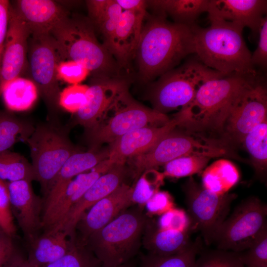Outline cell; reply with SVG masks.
<instances>
[{
  "label": "cell",
  "mask_w": 267,
  "mask_h": 267,
  "mask_svg": "<svg viewBox=\"0 0 267 267\" xmlns=\"http://www.w3.org/2000/svg\"><path fill=\"white\" fill-rule=\"evenodd\" d=\"M261 74L249 73L222 75L204 83L192 102L181 109L184 121L178 127L209 140L215 135L222 137L227 119L243 90Z\"/></svg>",
  "instance_id": "obj_1"
},
{
  "label": "cell",
  "mask_w": 267,
  "mask_h": 267,
  "mask_svg": "<svg viewBox=\"0 0 267 267\" xmlns=\"http://www.w3.org/2000/svg\"><path fill=\"white\" fill-rule=\"evenodd\" d=\"M191 27L169 22L166 17L159 15L142 27L135 55L142 81L161 76L188 55L195 54Z\"/></svg>",
  "instance_id": "obj_2"
},
{
  "label": "cell",
  "mask_w": 267,
  "mask_h": 267,
  "mask_svg": "<svg viewBox=\"0 0 267 267\" xmlns=\"http://www.w3.org/2000/svg\"><path fill=\"white\" fill-rule=\"evenodd\" d=\"M206 28L192 26L195 55L206 67L227 75L257 71L251 62L250 51L244 40L240 24L209 19Z\"/></svg>",
  "instance_id": "obj_3"
},
{
  "label": "cell",
  "mask_w": 267,
  "mask_h": 267,
  "mask_svg": "<svg viewBox=\"0 0 267 267\" xmlns=\"http://www.w3.org/2000/svg\"><path fill=\"white\" fill-rule=\"evenodd\" d=\"M61 61L79 63L93 77L117 78L118 64L106 47L98 41L89 19L68 17L49 34Z\"/></svg>",
  "instance_id": "obj_4"
},
{
  "label": "cell",
  "mask_w": 267,
  "mask_h": 267,
  "mask_svg": "<svg viewBox=\"0 0 267 267\" xmlns=\"http://www.w3.org/2000/svg\"><path fill=\"white\" fill-rule=\"evenodd\" d=\"M144 207L136 205L127 209L87 238L84 245L103 266L123 265L138 253L148 218Z\"/></svg>",
  "instance_id": "obj_5"
},
{
  "label": "cell",
  "mask_w": 267,
  "mask_h": 267,
  "mask_svg": "<svg viewBox=\"0 0 267 267\" xmlns=\"http://www.w3.org/2000/svg\"><path fill=\"white\" fill-rule=\"evenodd\" d=\"M222 75L205 66L195 55L160 76L151 86L147 98L152 109L166 114L187 107L204 83Z\"/></svg>",
  "instance_id": "obj_6"
},
{
  "label": "cell",
  "mask_w": 267,
  "mask_h": 267,
  "mask_svg": "<svg viewBox=\"0 0 267 267\" xmlns=\"http://www.w3.org/2000/svg\"><path fill=\"white\" fill-rule=\"evenodd\" d=\"M170 119L166 114L134 100L127 89L98 124L86 130V138L91 148H97L104 143L110 144L134 130L146 126H163Z\"/></svg>",
  "instance_id": "obj_7"
},
{
  "label": "cell",
  "mask_w": 267,
  "mask_h": 267,
  "mask_svg": "<svg viewBox=\"0 0 267 267\" xmlns=\"http://www.w3.org/2000/svg\"><path fill=\"white\" fill-rule=\"evenodd\" d=\"M25 142L29 148L36 180L46 196L66 161L80 150L64 131L49 124L35 127Z\"/></svg>",
  "instance_id": "obj_8"
},
{
  "label": "cell",
  "mask_w": 267,
  "mask_h": 267,
  "mask_svg": "<svg viewBox=\"0 0 267 267\" xmlns=\"http://www.w3.org/2000/svg\"><path fill=\"white\" fill-rule=\"evenodd\" d=\"M198 155L210 158L229 156L237 158L231 149L176 129L163 137L148 151L130 158L137 179L145 170L164 166L184 156Z\"/></svg>",
  "instance_id": "obj_9"
},
{
  "label": "cell",
  "mask_w": 267,
  "mask_h": 267,
  "mask_svg": "<svg viewBox=\"0 0 267 267\" xmlns=\"http://www.w3.org/2000/svg\"><path fill=\"white\" fill-rule=\"evenodd\" d=\"M267 206L252 196L242 201L222 222L214 237L218 249L242 252L267 228Z\"/></svg>",
  "instance_id": "obj_10"
},
{
  "label": "cell",
  "mask_w": 267,
  "mask_h": 267,
  "mask_svg": "<svg viewBox=\"0 0 267 267\" xmlns=\"http://www.w3.org/2000/svg\"><path fill=\"white\" fill-rule=\"evenodd\" d=\"M183 190L191 232L200 231L205 243L212 244L237 195L214 193L198 184L192 177L183 185Z\"/></svg>",
  "instance_id": "obj_11"
},
{
  "label": "cell",
  "mask_w": 267,
  "mask_h": 267,
  "mask_svg": "<svg viewBox=\"0 0 267 267\" xmlns=\"http://www.w3.org/2000/svg\"><path fill=\"white\" fill-rule=\"evenodd\" d=\"M267 120V88L260 75L241 92L226 121L222 142L230 147L241 143L255 126Z\"/></svg>",
  "instance_id": "obj_12"
},
{
  "label": "cell",
  "mask_w": 267,
  "mask_h": 267,
  "mask_svg": "<svg viewBox=\"0 0 267 267\" xmlns=\"http://www.w3.org/2000/svg\"><path fill=\"white\" fill-rule=\"evenodd\" d=\"M31 38L28 50V68L31 80L52 114L59 106L60 91L57 69L61 59L49 35Z\"/></svg>",
  "instance_id": "obj_13"
},
{
  "label": "cell",
  "mask_w": 267,
  "mask_h": 267,
  "mask_svg": "<svg viewBox=\"0 0 267 267\" xmlns=\"http://www.w3.org/2000/svg\"><path fill=\"white\" fill-rule=\"evenodd\" d=\"M29 29L14 7L10 5L8 24L0 65V97L6 86L28 68Z\"/></svg>",
  "instance_id": "obj_14"
},
{
  "label": "cell",
  "mask_w": 267,
  "mask_h": 267,
  "mask_svg": "<svg viewBox=\"0 0 267 267\" xmlns=\"http://www.w3.org/2000/svg\"><path fill=\"white\" fill-rule=\"evenodd\" d=\"M127 89L126 82L119 78L93 77L89 86L86 102L75 114L76 124L86 130L94 127Z\"/></svg>",
  "instance_id": "obj_15"
},
{
  "label": "cell",
  "mask_w": 267,
  "mask_h": 267,
  "mask_svg": "<svg viewBox=\"0 0 267 267\" xmlns=\"http://www.w3.org/2000/svg\"><path fill=\"white\" fill-rule=\"evenodd\" d=\"M177 114L163 126L140 128L110 143L107 162L111 165L125 164L130 158L148 151L163 137L181 124L182 118Z\"/></svg>",
  "instance_id": "obj_16"
},
{
  "label": "cell",
  "mask_w": 267,
  "mask_h": 267,
  "mask_svg": "<svg viewBox=\"0 0 267 267\" xmlns=\"http://www.w3.org/2000/svg\"><path fill=\"white\" fill-rule=\"evenodd\" d=\"M112 167L105 160L89 172L75 177L53 203L43 208L42 228L44 231L59 226L86 191Z\"/></svg>",
  "instance_id": "obj_17"
},
{
  "label": "cell",
  "mask_w": 267,
  "mask_h": 267,
  "mask_svg": "<svg viewBox=\"0 0 267 267\" xmlns=\"http://www.w3.org/2000/svg\"><path fill=\"white\" fill-rule=\"evenodd\" d=\"M133 187L123 183L114 191L90 207L82 216L75 229L79 232L78 243L84 245L87 238L133 205Z\"/></svg>",
  "instance_id": "obj_18"
},
{
  "label": "cell",
  "mask_w": 267,
  "mask_h": 267,
  "mask_svg": "<svg viewBox=\"0 0 267 267\" xmlns=\"http://www.w3.org/2000/svg\"><path fill=\"white\" fill-rule=\"evenodd\" d=\"M12 212L29 242L42 228L44 201L34 192L31 181L6 182Z\"/></svg>",
  "instance_id": "obj_19"
},
{
  "label": "cell",
  "mask_w": 267,
  "mask_h": 267,
  "mask_svg": "<svg viewBox=\"0 0 267 267\" xmlns=\"http://www.w3.org/2000/svg\"><path fill=\"white\" fill-rule=\"evenodd\" d=\"M127 171L125 164L114 165L100 176L74 205L61 223L54 229L75 238L76 225L84 213L96 202L109 195L124 182Z\"/></svg>",
  "instance_id": "obj_20"
},
{
  "label": "cell",
  "mask_w": 267,
  "mask_h": 267,
  "mask_svg": "<svg viewBox=\"0 0 267 267\" xmlns=\"http://www.w3.org/2000/svg\"><path fill=\"white\" fill-rule=\"evenodd\" d=\"M266 0H209L208 18L234 22L249 28L253 35L259 33L266 16Z\"/></svg>",
  "instance_id": "obj_21"
},
{
  "label": "cell",
  "mask_w": 267,
  "mask_h": 267,
  "mask_svg": "<svg viewBox=\"0 0 267 267\" xmlns=\"http://www.w3.org/2000/svg\"><path fill=\"white\" fill-rule=\"evenodd\" d=\"M14 7L34 37L48 35L69 16V12L51 0H18Z\"/></svg>",
  "instance_id": "obj_22"
},
{
  "label": "cell",
  "mask_w": 267,
  "mask_h": 267,
  "mask_svg": "<svg viewBox=\"0 0 267 267\" xmlns=\"http://www.w3.org/2000/svg\"><path fill=\"white\" fill-rule=\"evenodd\" d=\"M145 12L123 11L117 27L106 46L117 60L126 67L135 57L142 29Z\"/></svg>",
  "instance_id": "obj_23"
},
{
  "label": "cell",
  "mask_w": 267,
  "mask_h": 267,
  "mask_svg": "<svg viewBox=\"0 0 267 267\" xmlns=\"http://www.w3.org/2000/svg\"><path fill=\"white\" fill-rule=\"evenodd\" d=\"M108 156V147L91 148L86 152L79 151L71 155L61 169L46 195L43 208L53 203L75 177L90 171Z\"/></svg>",
  "instance_id": "obj_24"
},
{
  "label": "cell",
  "mask_w": 267,
  "mask_h": 267,
  "mask_svg": "<svg viewBox=\"0 0 267 267\" xmlns=\"http://www.w3.org/2000/svg\"><path fill=\"white\" fill-rule=\"evenodd\" d=\"M190 232L161 228L148 217L144 227L142 244L148 253L170 256L180 253L190 244Z\"/></svg>",
  "instance_id": "obj_25"
},
{
  "label": "cell",
  "mask_w": 267,
  "mask_h": 267,
  "mask_svg": "<svg viewBox=\"0 0 267 267\" xmlns=\"http://www.w3.org/2000/svg\"><path fill=\"white\" fill-rule=\"evenodd\" d=\"M68 234L62 230L44 231L30 242L27 259L32 267H43L65 255L75 239H68Z\"/></svg>",
  "instance_id": "obj_26"
},
{
  "label": "cell",
  "mask_w": 267,
  "mask_h": 267,
  "mask_svg": "<svg viewBox=\"0 0 267 267\" xmlns=\"http://www.w3.org/2000/svg\"><path fill=\"white\" fill-rule=\"evenodd\" d=\"M209 0H147V6L155 10L156 15H170L175 23L192 26L198 17L207 12Z\"/></svg>",
  "instance_id": "obj_27"
},
{
  "label": "cell",
  "mask_w": 267,
  "mask_h": 267,
  "mask_svg": "<svg viewBox=\"0 0 267 267\" xmlns=\"http://www.w3.org/2000/svg\"><path fill=\"white\" fill-rule=\"evenodd\" d=\"M202 177L204 188L218 194H224L237 182L239 175L231 162L220 159L206 168Z\"/></svg>",
  "instance_id": "obj_28"
},
{
  "label": "cell",
  "mask_w": 267,
  "mask_h": 267,
  "mask_svg": "<svg viewBox=\"0 0 267 267\" xmlns=\"http://www.w3.org/2000/svg\"><path fill=\"white\" fill-rule=\"evenodd\" d=\"M39 93L37 86L31 79L20 77L6 86L1 96L9 110L23 111L33 106Z\"/></svg>",
  "instance_id": "obj_29"
},
{
  "label": "cell",
  "mask_w": 267,
  "mask_h": 267,
  "mask_svg": "<svg viewBox=\"0 0 267 267\" xmlns=\"http://www.w3.org/2000/svg\"><path fill=\"white\" fill-rule=\"evenodd\" d=\"M242 143L250 155L256 174L264 179L267 168V120L255 126Z\"/></svg>",
  "instance_id": "obj_30"
},
{
  "label": "cell",
  "mask_w": 267,
  "mask_h": 267,
  "mask_svg": "<svg viewBox=\"0 0 267 267\" xmlns=\"http://www.w3.org/2000/svg\"><path fill=\"white\" fill-rule=\"evenodd\" d=\"M0 179L5 182L36 180L31 164L21 154L9 150L0 152Z\"/></svg>",
  "instance_id": "obj_31"
},
{
  "label": "cell",
  "mask_w": 267,
  "mask_h": 267,
  "mask_svg": "<svg viewBox=\"0 0 267 267\" xmlns=\"http://www.w3.org/2000/svg\"><path fill=\"white\" fill-rule=\"evenodd\" d=\"M202 243L201 238L198 237L184 251L170 256L148 253L141 257L139 267H193L197 255L202 250Z\"/></svg>",
  "instance_id": "obj_32"
},
{
  "label": "cell",
  "mask_w": 267,
  "mask_h": 267,
  "mask_svg": "<svg viewBox=\"0 0 267 267\" xmlns=\"http://www.w3.org/2000/svg\"><path fill=\"white\" fill-rule=\"evenodd\" d=\"M34 128L29 122L0 113V152L9 150L18 141H25Z\"/></svg>",
  "instance_id": "obj_33"
},
{
  "label": "cell",
  "mask_w": 267,
  "mask_h": 267,
  "mask_svg": "<svg viewBox=\"0 0 267 267\" xmlns=\"http://www.w3.org/2000/svg\"><path fill=\"white\" fill-rule=\"evenodd\" d=\"M164 176L155 169L144 171L133 186V205L145 207V204L158 191Z\"/></svg>",
  "instance_id": "obj_34"
},
{
  "label": "cell",
  "mask_w": 267,
  "mask_h": 267,
  "mask_svg": "<svg viewBox=\"0 0 267 267\" xmlns=\"http://www.w3.org/2000/svg\"><path fill=\"white\" fill-rule=\"evenodd\" d=\"M211 158L198 155L184 156L174 159L164 165L165 177L182 178L200 173Z\"/></svg>",
  "instance_id": "obj_35"
},
{
  "label": "cell",
  "mask_w": 267,
  "mask_h": 267,
  "mask_svg": "<svg viewBox=\"0 0 267 267\" xmlns=\"http://www.w3.org/2000/svg\"><path fill=\"white\" fill-rule=\"evenodd\" d=\"M102 265L85 245L75 240L65 255L43 267H101Z\"/></svg>",
  "instance_id": "obj_36"
},
{
  "label": "cell",
  "mask_w": 267,
  "mask_h": 267,
  "mask_svg": "<svg viewBox=\"0 0 267 267\" xmlns=\"http://www.w3.org/2000/svg\"><path fill=\"white\" fill-rule=\"evenodd\" d=\"M193 267H245L238 253L220 249L200 251Z\"/></svg>",
  "instance_id": "obj_37"
},
{
  "label": "cell",
  "mask_w": 267,
  "mask_h": 267,
  "mask_svg": "<svg viewBox=\"0 0 267 267\" xmlns=\"http://www.w3.org/2000/svg\"><path fill=\"white\" fill-rule=\"evenodd\" d=\"M245 267H267V228L247 250L238 253Z\"/></svg>",
  "instance_id": "obj_38"
},
{
  "label": "cell",
  "mask_w": 267,
  "mask_h": 267,
  "mask_svg": "<svg viewBox=\"0 0 267 267\" xmlns=\"http://www.w3.org/2000/svg\"><path fill=\"white\" fill-rule=\"evenodd\" d=\"M89 86L71 85L60 92L59 105L68 112L76 114L87 101Z\"/></svg>",
  "instance_id": "obj_39"
},
{
  "label": "cell",
  "mask_w": 267,
  "mask_h": 267,
  "mask_svg": "<svg viewBox=\"0 0 267 267\" xmlns=\"http://www.w3.org/2000/svg\"><path fill=\"white\" fill-rule=\"evenodd\" d=\"M123 11L115 0H111L105 13L96 24L103 37L105 47L117 27Z\"/></svg>",
  "instance_id": "obj_40"
},
{
  "label": "cell",
  "mask_w": 267,
  "mask_h": 267,
  "mask_svg": "<svg viewBox=\"0 0 267 267\" xmlns=\"http://www.w3.org/2000/svg\"><path fill=\"white\" fill-rule=\"evenodd\" d=\"M0 228L13 237L16 228L14 222L6 182L0 179Z\"/></svg>",
  "instance_id": "obj_41"
},
{
  "label": "cell",
  "mask_w": 267,
  "mask_h": 267,
  "mask_svg": "<svg viewBox=\"0 0 267 267\" xmlns=\"http://www.w3.org/2000/svg\"><path fill=\"white\" fill-rule=\"evenodd\" d=\"M90 73L82 64L70 60L60 61L57 69L58 80H62L71 85L80 84Z\"/></svg>",
  "instance_id": "obj_42"
},
{
  "label": "cell",
  "mask_w": 267,
  "mask_h": 267,
  "mask_svg": "<svg viewBox=\"0 0 267 267\" xmlns=\"http://www.w3.org/2000/svg\"><path fill=\"white\" fill-rule=\"evenodd\" d=\"M161 215L156 222L158 226L191 233L189 217L183 210L173 208Z\"/></svg>",
  "instance_id": "obj_43"
},
{
  "label": "cell",
  "mask_w": 267,
  "mask_h": 267,
  "mask_svg": "<svg viewBox=\"0 0 267 267\" xmlns=\"http://www.w3.org/2000/svg\"><path fill=\"white\" fill-rule=\"evenodd\" d=\"M259 40L258 46L251 55V62L254 67L264 69L267 66V16L262 19L259 30Z\"/></svg>",
  "instance_id": "obj_44"
},
{
  "label": "cell",
  "mask_w": 267,
  "mask_h": 267,
  "mask_svg": "<svg viewBox=\"0 0 267 267\" xmlns=\"http://www.w3.org/2000/svg\"><path fill=\"white\" fill-rule=\"evenodd\" d=\"M151 214L162 215L174 208V203L170 195L165 191H157L145 204Z\"/></svg>",
  "instance_id": "obj_45"
},
{
  "label": "cell",
  "mask_w": 267,
  "mask_h": 267,
  "mask_svg": "<svg viewBox=\"0 0 267 267\" xmlns=\"http://www.w3.org/2000/svg\"><path fill=\"white\" fill-rule=\"evenodd\" d=\"M16 254L12 237L0 228V267H4Z\"/></svg>",
  "instance_id": "obj_46"
},
{
  "label": "cell",
  "mask_w": 267,
  "mask_h": 267,
  "mask_svg": "<svg viewBox=\"0 0 267 267\" xmlns=\"http://www.w3.org/2000/svg\"><path fill=\"white\" fill-rule=\"evenodd\" d=\"M111 0H88L86 1L89 20L96 24L101 19Z\"/></svg>",
  "instance_id": "obj_47"
},
{
  "label": "cell",
  "mask_w": 267,
  "mask_h": 267,
  "mask_svg": "<svg viewBox=\"0 0 267 267\" xmlns=\"http://www.w3.org/2000/svg\"><path fill=\"white\" fill-rule=\"evenodd\" d=\"M9 7L8 0H0V65L7 32Z\"/></svg>",
  "instance_id": "obj_48"
},
{
  "label": "cell",
  "mask_w": 267,
  "mask_h": 267,
  "mask_svg": "<svg viewBox=\"0 0 267 267\" xmlns=\"http://www.w3.org/2000/svg\"><path fill=\"white\" fill-rule=\"evenodd\" d=\"M123 11L134 12H146L147 0H115Z\"/></svg>",
  "instance_id": "obj_49"
},
{
  "label": "cell",
  "mask_w": 267,
  "mask_h": 267,
  "mask_svg": "<svg viewBox=\"0 0 267 267\" xmlns=\"http://www.w3.org/2000/svg\"><path fill=\"white\" fill-rule=\"evenodd\" d=\"M4 267H32L27 259L16 254Z\"/></svg>",
  "instance_id": "obj_50"
},
{
  "label": "cell",
  "mask_w": 267,
  "mask_h": 267,
  "mask_svg": "<svg viewBox=\"0 0 267 267\" xmlns=\"http://www.w3.org/2000/svg\"><path fill=\"white\" fill-rule=\"evenodd\" d=\"M101 267H106V266L102 265ZM136 267L132 262H131V261H129L123 265L116 266V267Z\"/></svg>",
  "instance_id": "obj_51"
},
{
  "label": "cell",
  "mask_w": 267,
  "mask_h": 267,
  "mask_svg": "<svg viewBox=\"0 0 267 267\" xmlns=\"http://www.w3.org/2000/svg\"></svg>",
  "instance_id": "obj_52"
}]
</instances>
